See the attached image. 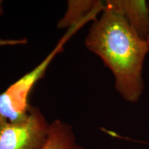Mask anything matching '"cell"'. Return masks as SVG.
Masks as SVG:
<instances>
[{
    "label": "cell",
    "instance_id": "9",
    "mask_svg": "<svg viewBox=\"0 0 149 149\" xmlns=\"http://www.w3.org/2000/svg\"><path fill=\"white\" fill-rule=\"evenodd\" d=\"M3 13V8H2V1H0V15Z\"/></svg>",
    "mask_w": 149,
    "mask_h": 149
},
{
    "label": "cell",
    "instance_id": "1",
    "mask_svg": "<svg viewBox=\"0 0 149 149\" xmlns=\"http://www.w3.org/2000/svg\"><path fill=\"white\" fill-rule=\"evenodd\" d=\"M86 48L98 56L111 70L114 87L123 100L135 104L145 89L143 71L149 48L120 11L104 1L99 17L85 38Z\"/></svg>",
    "mask_w": 149,
    "mask_h": 149
},
{
    "label": "cell",
    "instance_id": "2",
    "mask_svg": "<svg viewBox=\"0 0 149 149\" xmlns=\"http://www.w3.org/2000/svg\"><path fill=\"white\" fill-rule=\"evenodd\" d=\"M91 18L86 19L68 29L54 49L40 64L0 94V115L11 122L24 120L27 117L31 108L29 97L34 86L44 77L48 66L55 56L63 51L67 41L85 24L93 22Z\"/></svg>",
    "mask_w": 149,
    "mask_h": 149
},
{
    "label": "cell",
    "instance_id": "5",
    "mask_svg": "<svg viewBox=\"0 0 149 149\" xmlns=\"http://www.w3.org/2000/svg\"><path fill=\"white\" fill-rule=\"evenodd\" d=\"M104 8V1L100 0H70L57 27L69 29L86 19H97Z\"/></svg>",
    "mask_w": 149,
    "mask_h": 149
},
{
    "label": "cell",
    "instance_id": "7",
    "mask_svg": "<svg viewBox=\"0 0 149 149\" xmlns=\"http://www.w3.org/2000/svg\"><path fill=\"white\" fill-rule=\"evenodd\" d=\"M27 42L28 41L26 38L17 39V40H1L0 39V46L24 45L26 44Z\"/></svg>",
    "mask_w": 149,
    "mask_h": 149
},
{
    "label": "cell",
    "instance_id": "8",
    "mask_svg": "<svg viewBox=\"0 0 149 149\" xmlns=\"http://www.w3.org/2000/svg\"><path fill=\"white\" fill-rule=\"evenodd\" d=\"M124 139H128V140L131 141H134V142H136V143H139V144H149V141L137 140V139H136V140H135V139L128 138V137H124Z\"/></svg>",
    "mask_w": 149,
    "mask_h": 149
},
{
    "label": "cell",
    "instance_id": "3",
    "mask_svg": "<svg viewBox=\"0 0 149 149\" xmlns=\"http://www.w3.org/2000/svg\"><path fill=\"white\" fill-rule=\"evenodd\" d=\"M50 124L40 109L33 106L24 120L11 122L0 115V149H42Z\"/></svg>",
    "mask_w": 149,
    "mask_h": 149
},
{
    "label": "cell",
    "instance_id": "10",
    "mask_svg": "<svg viewBox=\"0 0 149 149\" xmlns=\"http://www.w3.org/2000/svg\"><path fill=\"white\" fill-rule=\"evenodd\" d=\"M148 7H149V1H148ZM146 42H147V44H148V48H149V37L148 39L146 40Z\"/></svg>",
    "mask_w": 149,
    "mask_h": 149
},
{
    "label": "cell",
    "instance_id": "6",
    "mask_svg": "<svg viewBox=\"0 0 149 149\" xmlns=\"http://www.w3.org/2000/svg\"><path fill=\"white\" fill-rule=\"evenodd\" d=\"M42 149H85L79 144L72 126L60 120L50 124L49 133L45 145Z\"/></svg>",
    "mask_w": 149,
    "mask_h": 149
},
{
    "label": "cell",
    "instance_id": "4",
    "mask_svg": "<svg viewBox=\"0 0 149 149\" xmlns=\"http://www.w3.org/2000/svg\"><path fill=\"white\" fill-rule=\"evenodd\" d=\"M107 2L120 11L141 38L149 37V7L145 0H108Z\"/></svg>",
    "mask_w": 149,
    "mask_h": 149
}]
</instances>
